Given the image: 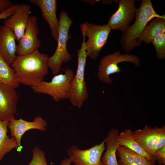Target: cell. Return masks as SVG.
<instances>
[{"instance_id": "6da1fadb", "label": "cell", "mask_w": 165, "mask_h": 165, "mask_svg": "<svg viewBox=\"0 0 165 165\" xmlns=\"http://www.w3.org/2000/svg\"><path fill=\"white\" fill-rule=\"evenodd\" d=\"M49 57L38 50L22 55H17L11 67L19 82L25 85H36L48 73Z\"/></svg>"}, {"instance_id": "7a4b0ae2", "label": "cell", "mask_w": 165, "mask_h": 165, "mask_svg": "<svg viewBox=\"0 0 165 165\" xmlns=\"http://www.w3.org/2000/svg\"><path fill=\"white\" fill-rule=\"evenodd\" d=\"M157 17L165 19V14H158L150 0H142L139 7L137 9L134 23L122 33L121 36L120 43L122 49L129 52L139 46L141 44L140 36L147 24Z\"/></svg>"}, {"instance_id": "3957f363", "label": "cell", "mask_w": 165, "mask_h": 165, "mask_svg": "<svg viewBox=\"0 0 165 165\" xmlns=\"http://www.w3.org/2000/svg\"><path fill=\"white\" fill-rule=\"evenodd\" d=\"M59 21L57 46L53 54L49 57L48 59L49 68L51 69L53 74L54 75L59 74L62 64L67 63L72 60L67 46L68 40L71 38L69 32L73 21L64 9L61 11Z\"/></svg>"}, {"instance_id": "277c9868", "label": "cell", "mask_w": 165, "mask_h": 165, "mask_svg": "<svg viewBox=\"0 0 165 165\" xmlns=\"http://www.w3.org/2000/svg\"><path fill=\"white\" fill-rule=\"evenodd\" d=\"M83 36L81 48L77 50L78 64L76 72L71 81L69 100L73 106L80 109L88 97L86 82L84 77L85 68L87 56Z\"/></svg>"}, {"instance_id": "5b68a950", "label": "cell", "mask_w": 165, "mask_h": 165, "mask_svg": "<svg viewBox=\"0 0 165 165\" xmlns=\"http://www.w3.org/2000/svg\"><path fill=\"white\" fill-rule=\"evenodd\" d=\"M75 74L72 69L66 68L64 74L54 75L50 81H42L31 88L35 93L50 96L55 102L68 99L71 83Z\"/></svg>"}, {"instance_id": "8992f818", "label": "cell", "mask_w": 165, "mask_h": 165, "mask_svg": "<svg viewBox=\"0 0 165 165\" xmlns=\"http://www.w3.org/2000/svg\"><path fill=\"white\" fill-rule=\"evenodd\" d=\"M82 36L87 37L85 48L87 57L95 60L106 44L111 31L107 24L99 25L92 23H84L80 26Z\"/></svg>"}, {"instance_id": "52a82bcc", "label": "cell", "mask_w": 165, "mask_h": 165, "mask_svg": "<svg viewBox=\"0 0 165 165\" xmlns=\"http://www.w3.org/2000/svg\"><path fill=\"white\" fill-rule=\"evenodd\" d=\"M124 62L132 63L137 67L141 64L140 58L136 55L128 53L121 54L119 51L115 52L101 59L97 72L99 79L107 84L112 83V81L110 76L120 73L121 70L118 64Z\"/></svg>"}, {"instance_id": "ba28073f", "label": "cell", "mask_w": 165, "mask_h": 165, "mask_svg": "<svg viewBox=\"0 0 165 165\" xmlns=\"http://www.w3.org/2000/svg\"><path fill=\"white\" fill-rule=\"evenodd\" d=\"M133 137L148 154L154 157L156 151L165 145V126L152 127L146 126L132 131Z\"/></svg>"}, {"instance_id": "9c48e42d", "label": "cell", "mask_w": 165, "mask_h": 165, "mask_svg": "<svg viewBox=\"0 0 165 165\" xmlns=\"http://www.w3.org/2000/svg\"><path fill=\"white\" fill-rule=\"evenodd\" d=\"M105 149L104 139L100 144L85 150H81L78 146L72 145L67 152L74 165H103L101 159Z\"/></svg>"}, {"instance_id": "30bf717a", "label": "cell", "mask_w": 165, "mask_h": 165, "mask_svg": "<svg viewBox=\"0 0 165 165\" xmlns=\"http://www.w3.org/2000/svg\"><path fill=\"white\" fill-rule=\"evenodd\" d=\"M135 0H120L118 8L111 15L107 24L111 30L119 31L122 33L130 26L135 17L137 9Z\"/></svg>"}, {"instance_id": "8fae6325", "label": "cell", "mask_w": 165, "mask_h": 165, "mask_svg": "<svg viewBox=\"0 0 165 165\" xmlns=\"http://www.w3.org/2000/svg\"><path fill=\"white\" fill-rule=\"evenodd\" d=\"M47 123L46 120L42 117H36L32 121H28L21 118L18 119L15 118L9 120L8 127L11 133L16 141L17 151L20 152L23 148L21 144V138L27 131L37 129L41 132L45 131L47 129Z\"/></svg>"}, {"instance_id": "7c38bea8", "label": "cell", "mask_w": 165, "mask_h": 165, "mask_svg": "<svg viewBox=\"0 0 165 165\" xmlns=\"http://www.w3.org/2000/svg\"><path fill=\"white\" fill-rule=\"evenodd\" d=\"M35 16H30L24 32L16 45V54L22 55L38 50L41 44L38 35L39 33Z\"/></svg>"}, {"instance_id": "4fadbf2b", "label": "cell", "mask_w": 165, "mask_h": 165, "mask_svg": "<svg viewBox=\"0 0 165 165\" xmlns=\"http://www.w3.org/2000/svg\"><path fill=\"white\" fill-rule=\"evenodd\" d=\"M31 13V6L26 3L18 4L13 13L6 19L3 25L12 30L18 41L24 34Z\"/></svg>"}, {"instance_id": "5bb4252c", "label": "cell", "mask_w": 165, "mask_h": 165, "mask_svg": "<svg viewBox=\"0 0 165 165\" xmlns=\"http://www.w3.org/2000/svg\"><path fill=\"white\" fill-rule=\"evenodd\" d=\"M19 98L15 88L0 82V121L15 118Z\"/></svg>"}, {"instance_id": "9a60e30c", "label": "cell", "mask_w": 165, "mask_h": 165, "mask_svg": "<svg viewBox=\"0 0 165 165\" xmlns=\"http://www.w3.org/2000/svg\"><path fill=\"white\" fill-rule=\"evenodd\" d=\"M29 2L40 8L42 17L48 24L52 35L56 42L59 26L57 15V2L56 0H30Z\"/></svg>"}, {"instance_id": "2e32d148", "label": "cell", "mask_w": 165, "mask_h": 165, "mask_svg": "<svg viewBox=\"0 0 165 165\" xmlns=\"http://www.w3.org/2000/svg\"><path fill=\"white\" fill-rule=\"evenodd\" d=\"M16 40L12 30L4 25L0 26V55L9 65L17 56Z\"/></svg>"}, {"instance_id": "e0dca14e", "label": "cell", "mask_w": 165, "mask_h": 165, "mask_svg": "<svg viewBox=\"0 0 165 165\" xmlns=\"http://www.w3.org/2000/svg\"><path fill=\"white\" fill-rule=\"evenodd\" d=\"M119 133L118 129H112L105 139L106 150L101 158L103 165H119L116 156L119 146L118 138Z\"/></svg>"}, {"instance_id": "ac0fdd59", "label": "cell", "mask_w": 165, "mask_h": 165, "mask_svg": "<svg viewBox=\"0 0 165 165\" xmlns=\"http://www.w3.org/2000/svg\"><path fill=\"white\" fill-rule=\"evenodd\" d=\"M118 162L123 165H156L155 161L149 160L126 147L119 145L116 152Z\"/></svg>"}, {"instance_id": "d6986e66", "label": "cell", "mask_w": 165, "mask_h": 165, "mask_svg": "<svg viewBox=\"0 0 165 165\" xmlns=\"http://www.w3.org/2000/svg\"><path fill=\"white\" fill-rule=\"evenodd\" d=\"M118 141L119 145L125 146L149 160L155 161L154 157L146 153L136 141L131 130L125 129L123 132L119 133Z\"/></svg>"}, {"instance_id": "ffe728a7", "label": "cell", "mask_w": 165, "mask_h": 165, "mask_svg": "<svg viewBox=\"0 0 165 165\" xmlns=\"http://www.w3.org/2000/svg\"><path fill=\"white\" fill-rule=\"evenodd\" d=\"M164 33L165 19L155 18L146 26L141 34L140 40L149 44L156 36Z\"/></svg>"}, {"instance_id": "44dd1931", "label": "cell", "mask_w": 165, "mask_h": 165, "mask_svg": "<svg viewBox=\"0 0 165 165\" xmlns=\"http://www.w3.org/2000/svg\"><path fill=\"white\" fill-rule=\"evenodd\" d=\"M9 120L0 121V162L5 156L16 148V141L13 137L9 138L7 135Z\"/></svg>"}, {"instance_id": "7402d4cb", "label": "cell", "mask_w": 165, "mask_h": 165, "mask_svg": "<svg viewBox=\"0 0 165 165\" xmlns=\"http://www.w3.org/2000/svg\"><path fill=\"white\" fill-rule=\"evenodd\" d=\"M0 82L15 89L18 87L20 85L15 76L13 68L0 55Z\"/></svg>"}, {"instance_id": "603a6c76", "label": "cell", "mask_w": 165, "mask_h": 165, "mask_svg": "<svg viewBox=\"0 0 165 165\" xmlns=\"http://www.w3.org/2000/svg\"><path fill=\"white\" fill-rule=\"evenodd\" d=\"M154 47L156 58L161 60L165 58V33L156 36L151 43Z\"/></svg>"}, {"instance_id": "cb8c5ba5", "label": "cell", "mask_w": 165, "mask_h": 165, "mask_svg": "<svg viewBox=\"0 0 165 165\" xmlns=\"http://www.w3.org/2000/svg\"><path fill=\"white\" fill-rule=\"evenodd\" d=\"M32 157L28 165H48L44 152L38 146L32 149Z\"/></svg>"}, {"instance_id": "d4e9b609", "label": "cell", "mask_w": 165, "mask_h": 165, "mask_svg": "<svg viewBox=\"0 0 165 165\" xmlns=\"http://www.w3.org/2000/svg\"><path fill=\"white\" fill-rule=\"evenodd\" d=\"M154 157L158 165H165V145L156 151Z\"/></svg>"}, {"instance_id": "484cf974", "label": "cell", "mask_w": 165, "mask_h": 165, "mask_svg": "<svg viewBox=\"0 0 165 165\" xmlns=\"http://www.w3.org/2000/svg\"><path fill=\"white\" fill-rule=\"evenodd\" d=\"M17 5H13L0 14V20H6L9 17L15 12Z\"/></svg>"}, {"instance_id": "4316f807", "label": "cell", "mask_w": 165, "mask_h": 165, "mask_svg": "<svg viewBox=\"0 0 165 165\" xmlns=\"http://www.w3.org/2000/svg\"><path fill=\"white\" fill-rule=\"evenodd\" d=\"M13 5L9 0H0V14Z\"/></svg>"}, {"instance_id": "83f0119b", "label": "cell", "mask_w": 165, "mask_h": 165, "mask_svg": "<svg viewBox=\"0 0 165 165\" xmlns=\"http://www.w3.org/2000/svg\"><path fill=\"white\" fill-rule=\"evenodd\" d=\"M72 162L69 158L65 157L61 162L60 165H71Z\"/></svg>"}, {"instance_id": "f1b7e54d", "label": "cell", "mask_w": 165, "mask_h": 165, "mask_svg": "<svg viewBox=\"0 0 165 165\" xmlns=\"http://www.w3.org/2000/svg\"><path fill=\"white\" fill-rule=\"evenodd\" d=\"M83 2L86 3H87L91 5H94L95 4L100 1L98 0H83Z\"/></svg>"}, {"instance_id": "f546056e", "label": "cell", "mask_w": 165, "mask_h": 165, "mask_svg": "<svg viewBox=\"0 0 165 165\" xmlns=\"http://www.w3.org/2000/svg\"><path fill=\"white\" fill-rule=\"evenodd\" d=\"M101 2L103 4H111L112 2V0H101Z\"/></svg>"}, {"instance_id": "4dcf8cb0", "label": "cell", "mask_w": 165, "mask_h": 165, "mask_svg": "<svg viewBox=\"0 0 165 165\" xmlns=\"http://www.w3.org/2000/svg\"><path fill=\"white\" fill-rule=\"evenodd\" d=\"M118 163L119 165H123L121 163H119V162H118Z\"/></svg>"}]
</instances>
